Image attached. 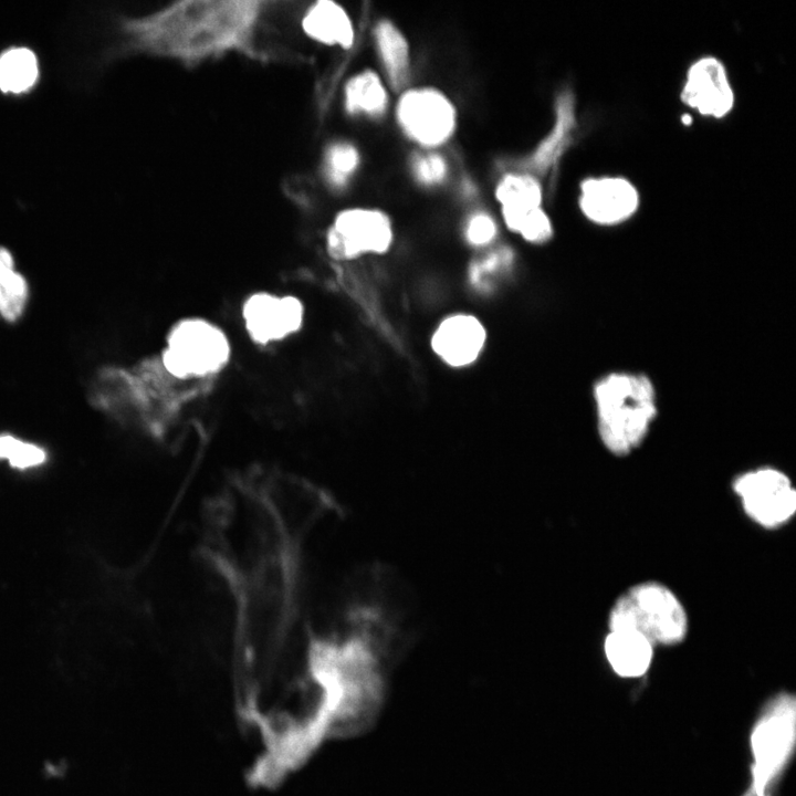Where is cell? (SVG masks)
Here are the masks:
<instances>
[{"label":"cell","mask_w":796,"mask_h":796,"mask_svg":"<svg viewBox=\"0 0 796 796\" xmlns=\"http://www.w3.org/2000/svg\"><path fill=\"white\" fill-rule=\"evenodd\" d=\"M265 6L259 0H182L142 17H124L115 54L140 53L185 65L232 52L253 56Z\"/></svg>","instance_id":"obj_1"},{"label":"cell","mask_w":796,"mask_h":796,"mask_svg":"<svg viewBox=\"0 0 796 796\" xmlns=\"http://www.w3.org/2000/svg\"><path fill=\"white\" fill-rule=\"evenodd\" d=\"M597 430L617 457L637 449L657 417L656 389L645 374L610 373L594 385Z\"/></svg>","instance_id":"obj_2"},{"label":"cell","mask_w":796,"mask_h":796,"mask_svg":"<svg viewBox=\"0 0 796 796\" xmlns=\"http://www.w3.org/2000/svg\"><path fill=\"white\" fill-rule=\"evenodd\" d=\"M609 630H631L653 646H674L688 633L687 611L666 585L658 582L636 584L621 594L608 615Z\"/></svg>","instance_id":"obj_3"},{"label":"cell","mask_w":796,"mask_h":796,"mask_svg":"<svg viewBox=\"0 0 796 796\" xmlns=\"http://www.w3.org/2000/svg\"><path fill=\"white\" fill-rule=\"evenodd\" d=\"M751 785L772 794L786 772L796 745V699L782 691L762 708L750 733Z\"/></svg>","instance_id":"obj_4"},{"label":"cell","mask_w":796,"mask_h":796,"mask_svg":"<svg viewBox=\"0 0 796 796\" xmlns=\"http://www.w3.org/2000/svg\"><path fill=\"white\" fill-rule=\"evenodd\" d=\"M229 356V341L219 327L187 318L169 332L163 365L176 378L205 377L220 370Z\"/></svg>","instance_id":"obj_5"},{"label":"cell","mask_w":796,"mask_h":796,"mask_svg":"<svg viewBox=\"0 0 796 796\" xmlns=\"http://www.w3.org/2000/svg\"><path fill=\"white\" fill-rule=\"evenodd\" d=\"M743 511L764 528L786 524L796 512V490L783 471L766 467L737 475L732 484Z\"/></svg>","instance_id":"obj_6"},{"label":"cell","mask_w":796,"mask_h":796,"mask_svg":"<svg viewBox=\"0 0 796 796\" xmlns=\"http://www.w3.org/2000/svg\"><path fill=\"white\" fill-rule=\"evenodd\" d=\"M397 118L405 133L425 147L443 144L455 127L452 103L434 88L406 91L397 105Z\"/></svg>","instance_id":"obj_7"},{"label":"cell","mask_w":796,"mask_h":796,"mask_svg":"<svg viewBox=\"0 0 796 796\" xmlns=\"http://www.w3.org/2000/svg\"><path fill=\"white\" fill-rule=\"evenodd\" d=\"M392 237L391 222L384 212L356 207L336 216L327 233V245L335 258L350 259L387 251Z\"/></svg>","instance_id":"obj_8"},{"label":"cell","mask_w":796,"mask_h":796,"mask_svg":"<svg viewBox=\"0 0 796 796\" xmlns=\"http://www.w3.org/2000/svg\"><path fill=\"white\" fill-rule=\"evenodd\" d=\"M245 328L259 344L279 342L302 326L304 308L298 298L269 293L251 295L242 310Z\"/></svg>","instance_id":"obj_9"},{"label":"cell","mask_w":796,"mask_h":796,"mask_svg":"<svg viewBox=\"0 0 796 796\" xmlns=\"http://www.w3.org/2000/svg\"><path fill=\"white\" fill-rule=\"evenodd\" d=\"M681 101L704 116L727 115L734 105V93L722 62L713 56L695 61L687 72Z\"/></svg>","instance_id":"obj_10"},{"label":"cell","mask_w":796,"mask_h":796,"mask_svg":"<svg viewBox=\"0 0 796 796\" xmlns=\"http://www.w3.org/2000/svg\"><path fill=\"white\" fill-rule=\"evenodd\" d=\"M638 206V191L625 178H590L580 185V210L594 223L618 224L629 219L637 211Z\"/></svg>","instance_id":"obj_11"},{"label":"cell","mask_w":796,"mask_h":796,"mask_svg":"<svg viewBox=\"0 0 796 796\" xmlns=\"http://www.w3.org/2000/svg\"><path fill=\"white\" fill-rule=\"evenodd\" d=\"M485 339V328L476 317L455 314L440 323L433 333L431 345L444 363L462 367L478 358Z\"/></svg>","instance_id":"obj_12"},{"label":"cell","mask_w":796,"mask_h":796,"mask_svg":"<svg viewBox=\"0 0 796 796\" xmlns=\"http://www.w3.org/2000/svg\"><path fill=\"white\" fill-rule=\"evenodd\" d=\"M653 645L631 630H609L604 641L605 657L612 671L625 679L643 675L653 659Z\"/></svg>","instance_id":"obj_13"},{"label":"cell","mask_w":796,"mask_h":796,"mask_svg":"<svg viewBox=\"0 0 796 796\" xmlns=\"http://www.w3.org/2000/svg\"><path fill=\"white\" fill-rule=\"evenodd\" d=\"M305 34L326 45L348 49L354 41V27L344 8L331 0L314 3L302 20Z\"/></svg>","instance_id":"obj_14"},{"label":"cell","mask_w":796,"mask_h":796,"mask_svg":"<svg viewBox=\"0 0 796 796\" xmlns=\"http://www.w3.org/2000/svg\"><path fill=\"white\" fill-rule=\"evenodd\" d=\"M574 127V98L570 93L564 92L556 102L554 126L527 158V167L537 174L547 172L565 150Z\"/></svg>","instance_id":"obj_15"},{"label":"cell","mask_w":796,"mask_h":796,"mask_svg":"<svg viewBox=\"0 0 796 796\" xmlns=\"http://www.w3.org/2000/svg\"><path fill=\"white\" fill-rule=\"evenodd\" d=\"M495 197L501 203L505 224L514 231L526 212L541 207L543 192L540 181L532 175L509 174L498 184Z\"/></svg>","instance_id":"obj_16"},{"label":"cell","mask_w":796,"mask_h":796,"mask_svg":"<svg viewBox=\"0 0 796 796\" xmlns=\"http://www.w3.org/2000/svg\"><path fill=\"white\" fill-rule=\"evenodd\" d=\"M40 78V63L34 51L27 46H11L0 53V92L24 95Z\"/></svg>","instance_id":"obj_17"},{"label":"cell","mask_w":796,"mask_h":796,"mask_svg":"<svg viewBox=\"0 0 796 796\" xmlns=\"http://www.w3.org/2000/svg\"><path fill=\"white\" fill-rule=\"evenodd\" d=\"M377 50L392 88H402L410 74L409 45L405 35L390 21L383 20L375 28Z\"/></svg>","instance_id":"obj_18"},{"label":"cell","mask_w":796,"mask_h":796,"mask_svg":"<svg viewBox=\"0 0 796 796\" xmlns=\"http://www.w3.org/2000/svg\"><path fill=\"white\" fill-rule=\"evenodd\" d=\"M30 285L27 276L15 265L11 250L0 244V317L17 323L27 310Z\"/></svg>","instance_id":"obj_19"},{"label":"cell","mask_w":796,"mask_h":796,"mask_svg":"<svg viewBox=\"0 0 796 796\" xmlns=\"http://www.w3.org/2000/svg\"><path fill=\"white\" fill-rule=\"evenodd\" d=\"M388 98L385 86L373 71L352 77L345 87V107L350 114L377 116L385 112Z\"/></svg>","instance_id":"obj_20"},{"label":"cell","mask_w":796,"mask_h":796,"mask_svg":"<svg viewBox=\"0 0 796 796\" xmlns=\"http://www.w3.org/2000/svg\"><path fill=\"white\" fill-rule=\"evenodd\" d=\"M514 254L507 247L490 250L474 259L469 268V281L480 292H489L513 264Z\"/></svg>","instance_id":"obj_21"},{"label":"cell","mask_w":796,"mask_h":796,"mask_svg":"<svg viewBox=\"0 0 796 796\" xmlns=\"http://www.w3.org/2000/svg\"><path fill=\"white\" fill-rule=\"evenodd\" d=\"M0 460H7L11 468L27 470L45 463L48 453L34 442L11 433H0Z\"/></svg>","instance_id":"obj_22"},{"label":"cell","mask_w":796,"mask_h":796,"mask_svg":"<svg viewBox=\"0 0 796 796\" xmlns=\"http://www.w3.org/2000/svg\"><path fill=\"white\" fill-rule=\"evenodd\" d=\"M358 150L349 143H336L328 147L325 170L328 181L343 186L353 176L359 164Z\"/></svg>","instance_id":"obj_23"},{"label":"cell","mask_w":796,"mask_h":796,"mask_svg":"<svg viewBox=\"0 0 796 796\" xmlns=\"http://www.w3.org/2000/svg\"><path fill=\"white\" fill-rule=\"evenodd\" d=\"M514 232L520 233L524 240L531 243L541 244L552 238L553 226L548 214L542 207H538L521 218Z\"/></svg>","instance_id":"obj_24"},{"label":"cell","mask_w":796,"mask_h":796,"mask_svg":"<svg viewBox=\"0 0 796 796\" xmlns=\"http://www.w3.org/2000/svg\"><path fill=\"white\" fill-rule=\"evenodd\" d=\"M412 169L418 181L431 186L441 182L446 178L448 166L442 156L430 153L417 156Z\"/></svg>","instance_id":"obj_25"},{"label":"cell","mask_w":796,"mask_h":796,"mask_svg":"<svg viewBox=\"0 0 796 796\" xmlns=\"http://www.w3.org/2000/svg\"><path fill=\"white\" fill-rule=\"evenodd\" d=\"M496 234V224L493 218L485 212L473 214L465 227V238L470 244L483 247L489 244Z\"/></svg>","instance_id":"obj_26"},{"label":"cell","mask_w":796,"mask_h":796,"mask_svg":"<svg viewBox=\"0 0 796 796\" xmlns=\"http://www.w3.org/2000/svg\"><path fill=\"white\" fill-rule=\"evenodd\" d=\"M742 796H772V794L764 793L753 788L752 786H748V788L744 792Z\"/></svg>","instance_id":"obj_27"},{"label":"cell","mask_w":796,"mask_h":796,"mask_svg":"<svg viewBox=\"0 0 796 796\" xmlns=\"http://www.w3.org/2000/svg\"><path fill=\"white\" fill-rule=\"evenodd\" d=\"M683 121H684V123H685V124H689V123H691V118H690V117H688V116H684V117H683Z\"/></svg>","instance_id":"obj_28"}]
</instances>
